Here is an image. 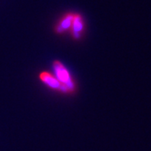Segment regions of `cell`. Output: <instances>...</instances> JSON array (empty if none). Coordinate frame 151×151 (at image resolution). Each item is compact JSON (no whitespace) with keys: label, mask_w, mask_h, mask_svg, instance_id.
<instances>
[{"label":"cell","mask_w":151,"mask_h":151,"mask_svg":"<svg viewBox=\"0 0 151 151\" xmlns=\"http://www.w3.org/2000/svg\"><path fill=\"white\" fill-rule=\"evenodd\" d=\"M53 70L55 74V77L67 89L68 93H71L75 90V81L63 64L58 61H55L53 63Z\"/></svg>","instance_id":"cell-1"},{"label":"cell","mask_w":151,"mask_h":151,"mask_svg":"<svg viewBox=\"0 0 151 151\" xmlns=\"http://www.w3.org/2000/svg\"><path fill=\"white\" fill-rule=\"evenodd\" d=\"M39 78L45 84H46L47 86L53 89V90L59 91L64 92V93H68L67 89L51 73L43 71L39 75Z\"/></svg>","instance_id":"cell-2"},{"label":"cell","mask_w":151,"mask_h":151,"mask_svg":"<svg viewBox=\"0 0 151 151\" xmlns=\"http://www.w3.org/2000/svg\"><path fill=\"white\" fill-rule=\"evenodd\" d=\"M72 36L75 39H79L82 36L84 31V22L82 16L80 14H75V17L73 19L72 25L70 29Z\"/></svg>","instance_id":"cell-3"},{"label":"cell","mask_w":151,"mask_h":151,"mask_svg":"<svg viewBox=\"0 0 151 151\" xmlns=\"http://www.w3.org/2000/svg\"><path fill=\"white\" fill-rule=\"evenodd\" d=\"M75 14V13L69 12V13L65 14L63 17L60 19L55 27V32L58 34H63L71 29Z\"/></svg>","instance_id":"cell-4"}]
</instances>
